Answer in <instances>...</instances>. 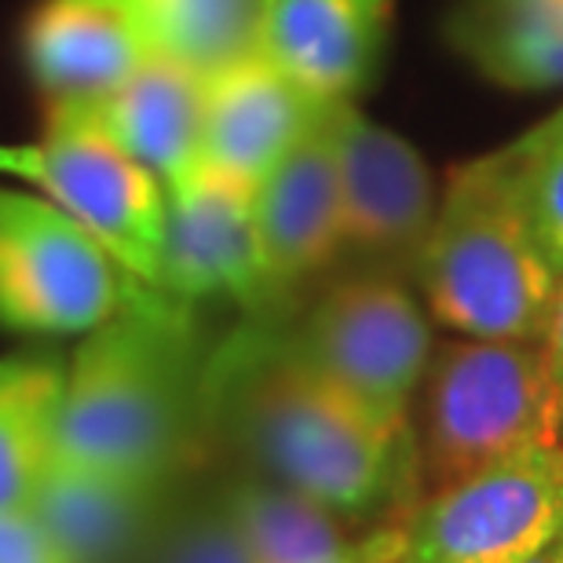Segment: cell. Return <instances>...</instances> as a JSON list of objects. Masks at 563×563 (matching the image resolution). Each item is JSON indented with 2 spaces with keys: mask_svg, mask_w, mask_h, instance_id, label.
<instances>
[{
  "mask_svg": "<svg viewBox=\"0 0 563 563\" xmlns=\"http://www.w3.org/2000/svg\"><path fill=\"white\" fill-rule=\"evenodd\" d=\"M292 344L391 435H410V402L432 366V330L410 289L358 275L314 303Z\"/></svg>",
  "mask_w": 563,
  "mask_h": 563,
  "instance_id": "obj_7",
  "label": "cell"
},
{
  "mask_svg": "<svg viewBox=\"0 0 563 563\" xmlns=\"http://www.w3.org/2000/svg\"><path fill=\"white\" fill-rule=\"evenodd\" d=\"M132 282L121 264L37 190L0 179V325L30 336H85Z\"/></svg>",
  "mask_w": 563,
  "mask_h": 563,
  "instance_id": "obj_6",
  "label": "cell"
},
{
  "mask_svg": "<svg viewBox=\"0 0 563 563\" xmlns=\"http://www.w3.org/2000/svg\"><path fill=\"white\" fill-rule=\"evenodd\" d=\"M531 563H563V531H560V538L549 549H542Z\"/></svg>",
  "mask_w": 563,
  "mask_h": 563,
  "instance_id": "obj_25",
  "label": "cell"
},
{
  "mask_svg": "<svg viewBox=\"0 0 563 563\" xmlns=\"http://www.w3.org/2000/svg\"><path fill=\"white\" fill-rule=\"evenodd\" d=\"M333 107L256 187V228L275 297L322 272L344 250Z\"/></svg>",
  "mask_w": 563,
  "mask_h": 563,
  "instance_id": "obj_13",
  "label": "cell"
},
{
  "mask_svg": "<svg viewBox=\"0 0 563 563\" xmlns=\"http://www.w3.org/2000/svg\"><path fill=\"white\" fill-rule=\"evenodd\" d=\"M391 0H267L261 55L319 103H352L385 48Z\"/></svg>",
  "mask_w": 563,
  "mask_h": 563,
  "instance_id": "obj_14",
  "label": "cell"
},
{
  "mask_svg": "<svg viewBox=\"0 0 563 563\" xmlns=\"http://www.w3.org/2000/svg\"><path fill=\"white\" fill-rule=\"evenodd\" d=\"M206 358L190 308L132 286L63 369L55 454L121 479L162 483L206 439Z\"/></svg>",
  "mask_w": 563,
  "mask_h": 563,
  "instance_id": "obj_2",
  "label": "cell"
},
{
  "mask_svg": "<svg viewBox=\"0 0 563 563\" xmlns=\"http://www.w3.org/2000/svg\"><path fill=\"white\" fill-rule=\"evenodd\" d=\"M501 154L512 168L534 239L563 278V110Z\"/></svg>",
  "mask_w": 563,
  "mask_h": 563,
  "instance_id": "obj_21",
  "label": "cell"
},
{
  "mask_svg": "<svg viewBox=\"0 0 563 563\" xmlns=\"http://www.w3.org/2000/svg\"><path fill=\"white\" fill-rule=\"evenodd\" d=\"M63 363L37 355L0 358V512L26 509L55 457Z\"/></svg>",
  "mask_w": 563,
  "mask_h": 563,
  "instance_id": "obj_18",
  "label": "cell"
},
{
  "mask_svg": "<svg viewBox=\"0 0 563 563\" xmlns=\"http://www.w3.org/2000/svg\"><path fill=\"white\" fill-rule=\"evenodd\" d=\"M59 110H77L103 129L168 195L206 168V77L184 63L151 55L110 96Z\"/></svg>",
  "mask_w": 563,
  "mask_h": 563,
  "instance_id": "obj_15",
  "label": "cell"
},
{
  "mask_svg": "<svg viewBox=\"0 0 563 563\" xmlns=\"http://www.w3.org/2000/svg\"><path fill=\"white\" fill-rule=\"evenodd\" d=\"M157 289L187 308L209 297L264 308L275 297L253 187L201 168L187 187L168 195Z\"/></svg>",
  "mask_w": 563,
  "mask_h": 563,
  "instance_id": "obj_9",
  "label": "cell"
},
{
  "mask_svg": "<svg viewBox=\"0 0 563 563\" xmlns=\"http://www.w3.org/2000/svg\"><path fill=\"white\" fill-rule=\"evenodd\" d=\"M0 179L37 190L81 223L132 282L157 289L168 190L85 114L48 107L37 140L0 143Z\"/></svg>",
  "mask_w": 563,
  "mask_h": 563,
  "instance_id": "obj_5",
  "label": "cell"
},
{
  "mask_svg": "<svg viewBox=\"0 0 563 563\" xmlns=\"http://www.w3.org/2000/svg\"><path fill=\"white\" fill-rule=\"evenodd\" d=\"M424 377V468L435 490L527 450L563 446V385L545 344L454 341Z\"/></svg>",
  "mask_w": 563,
  "mask_h": 563,
  "instance_id": "obj_4",
  "label": "cell"
},
{
  "mask_svg": "<svg viewBox=\"0 0 563 563\" xmlns=\"http://www.w3.org/2000/svg\"><path fill=\"white\" fill-rule=\"evenodd\" d=\"M151 55L129 0H41L22 30V59L44 107L96 103Z\"/></svg>",
  "mask_w": 563,
  "mask_h": 563,
  "instance_id": "obj_11",
  "label": "cell"
},
{
  "mask_svg": "<svg viewBox=\"0 0 563 563\" xmlns=\"http://www.w3.org/2000/svg\"><path fill=\"white\" fill-rule=\"evenodd\" d=\"M457 37L494 81L563 85V0H468Z\"/></svg>",
  "mask_w": 563,
  "mask_h": 563,
  "instance_id": "obj_19",
  "label": "cell"
},
{
  "mask_svg": "<svg viewBox=\"0 0 563 563\" xmlns=\"http://www.w3.org/2000/svg\"><path fill=\"white\" fill-rule=\"evenodd\" d=\"M545 347H549V355H553L556 377H560V385H563V278H560V292H556L553 322H549V333H545Z\"/></svg>",
  "mask_w": 563,
  "mask_h": 563,
  "instance_id": "obj_24",
  "label": "cell"
},
{
  "mask_svg": "<svg viewBox=\"0 0 563 563\" xmlns=\"http://www.w3.org/2000/svg\"><path fill=\"white\" fill-rule=\"evenodd\" d=\"M0 563H66L30 509L0 512Z\"/></svg>",
  "mask_w": 563,
  "mask_h": 563,
  "instance_id": "obj_23",
  "label": "cell"
},
{
  "mask_svg": "<svg viewBox=\"0 0 563 563\" xmlns=\"http://www.w3.org/2000/svg\"><path fill=\"white\" fill-rule=\"evenodd\" d=\"M140 563H256L234 531L217 494L198 501H168Z\"/></svg>",
  "mask_w": 563,
  "mask_h": 563,
  "instance_id": "obj_22",
  "label": "cell"
},
{
  "mask_svg": "<svg viewBox=\"0 0 563 563\" xmlns=\"http://www.w3.org/2000/svg\"><path fill=\"white\" fill-rule=\"evenodd\" d=\"M428 308L468 341L545 344L560 275L523 212L505 154L461 165L418 253Z\"/></svg>",
  "mask_w": 563,
  "mask_h": 563,
  "instance_id": "obj_3",
  "label": "cell"
},
{
  "mask_svg": "<svg viewBox=\"0 0 563 563\" xmlns=\"http://www.w3.org/2000/svg\"><path fill=\"white\" fill-rule=\"evenodd\" d=\"M267 0H129L154 55L201 77L261 52Z\"/></svg>",
  "mask_w": 563,
  "mask_h": 563,
  "instance_id": "obj_20",
  "label": "cell"
},
{
  "mask_svg": "<svg viewBox=\"0 0 563 563\" xmlns=\"http://www.w3.org/2000/svg\"><path fill=\"white\" fill-rule=\"evenodd\" d=\"M325 110L261 52L245 55L206 77V168L256 190Z\"/></svg>",
  "mask_w": 563,
  "mask_h": 563,
  "instance_id": "obj_12",
  "label": "cell"
},
{
  "mask_svg": "<svg viewBox=\"0 0 563 563\" xmlns=\"http://www.w3.org/2000/svg\"><path fill=\"white\" fill-rule=\"evenodd\" d=\"M206 432L341 520L388 509L410 476V435L380 428L300 355L292 333L267 325H245L206 358Z\"/></svg>",
  "mask_w": 563,
  "mask_h": 563,
  "instance_id": "obj_1",
  "label": "cell"
},
{
  "mask_svg": "<svg viewBox=\"0 0 563 563\" xmlns=\"http://www.w3.org/2000/svg\"><path fill=\"white\" fill-rule=\"evenodd\" d=\"M168 501L162 483L121 479L55 454L26 509L66 563H140Z\"/></svg>",
  "mask_w": 563,
  "mask_h": 563,
  "instance_id": "obj_16",
  "label": "cell"
},
{
  "mask_svg": "<svg viewBox=\"0 0 563 563\" xmlns=\"http://www.w3.org/2000/svg\"><path fill=\"white\" fill-rule=\"evenodd\" d=\"M333 146L344 245L385 256L421 253L439 209L424 157L352 103L333 107Z\"/></svg>",
  "mask_w": 563,
  "mask_h": 563,
  "instance_id": "obj_10",
  "label": "cell"
},
{
  "mask_svg": "<svg viewBox=\"0 0 563 563\" xmlns=\"http://www.w3.org/2000/svg\"><path fill=\"white\" fill-rule=\"evenodd\" d=\"M217 501L256 563H385L377 538L347 542L341 516L261 472L228 479Z\"/></svg>",
  "mask_w": 563,
  "mask_h": 563,
  "instance_id": "obj_17",
  "label": "cell"
},
{
  "mask_svg": "<svg viewBox=\"0 0 563 563\" xmlns=\"http://www.w3.org/2000/svg\"><path fill=\"white\" fill-rule=\"evenodd\" d=\"M563 531V446L439 487L391 534V563H531Z\"/></svg>",
  "mask_w": 563,
  "mask_h": 563,
  "instance_id": "obj_8",
  "label": "cell"
}]
</instances>
